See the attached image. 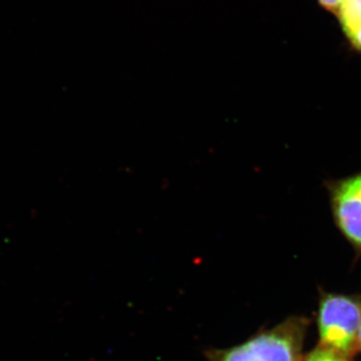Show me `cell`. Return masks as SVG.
I'll list each match as a JSON object with an SVG mask.
<instances>
[{"instance_id":"cell-5","label":"cell","mask_w":361,"mask_h":361,"mask_svg":"<svg viewBox=\"0 0 361 361\" xmlns=\"http://www.w3.org/2000/svg\"><path fill=\"white\" fill-rule=\"evenodd\" d=\"M304 361H348L345 355L329 348L317 349Z\"/></svg>"},{"instance_id":"cell-8","label":"cell","mask_w":361,"mask_h":361,"mask_svg":"<svg viewBox=\"0 0 361 361\" xmlns=\"http://www.w3.org/2000/svg\"><path fill=\"white\" fill-rule=\"evenodd\" d=\"M357 341H358V342H360V344L361 346V325H360V332H358Z\"/></svg>"},{"instance_id":"cell-6","label":"cell","mask_w":361,"mask_h":361,"mask_svg":"<svg viewBox=\"0 0 361 361\" xmlns=\"http://www.w3.org/2000/svg\"><path fill=\"white\" fill-rule=\"evenodd\" d=\"M348 0H318L320 6L330 13L338 16L344 6L348 4Z\"/></svg>"},{"instance_id":"cell-3","label":"cell","mask_w":361,"mask_h":361,"mask_svg":"<svg viewBox=\"0 0 361 361\" xmlns=\"http://www.w3.org/2000/svg\"><path fill=\"white\" fill-rule=\"evenodd\" d=\"M332 218L346 241L361 253V171L324 183Z\"/></svg>"},{"instance_id":"cell-2","label":"cell","mask_w":361,"mask_h":361,"mask_svg":"<svg viewBox=\"0 0 361 361\" xmlns=\"http://www.w3.org/2000/svg\"><path fill=\"white\" fill-rule=\"evenodd\" d=\"M361 325V303L346 296L329 295L323 299L319 313L320 337L324 348L342 355L356 346Z\"/></svg>"},{"instance_id":"cell-1","label":"cell","mask_w":361,"mask_h":361,"mask_svg":"<svg viewBox=\"0 0 361 361\" xmlns=\"http://www.w3.org/2000/svg\"><path fill=\"white\" fill-rule=\"evenodd\" d=\"M301 336L292 323L259 334L243 343L207 353L209 361H297Z\"/></svg>"},{"instance_id":"cell-7","label":"cell","mask_w":361,"mask_h":361,"mask_svg":"<svg viewBox=\"0 0 361 361\" xmlns=\"http://www.w3.org/2000/svg\"><path fill=\"white\" fill-rule=\"evenodd\" d=\"M348 39L353 49L361 54V23L356 28L355 32L348 37Z\"/></svg>"},{"instance_id":"cell-4","label":"cell","mask_w":361,"mask_h":361,"mask_svg":"<svg viewBox=\"0 0 361 361\" xmlns=\"http://www.w3.org/2000/svg\"><path fill=\"white\" fill-rule=\"evenodd\" d=\"M337 18L346 37H350L361 23V0H348Z\"/></svg>"}]
</instances>
